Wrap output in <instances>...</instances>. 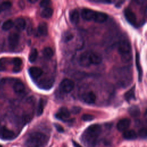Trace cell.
Returning <instances> with one entry per match:
<instances>
[{
    "mask_svg": "<svg viewBox=\"0 0 147 147\" xmlns=\"http://www.w3.org/2000/svg\"><path fill=\"white\" fill-rule=\"evenodd\" d=\"M101 133V126L94 124L88 126L82 134L83 141L89 147H94L98 137Z\"/></svg>",
    "mask_w": 147,
    "mask_h": 147,
    "instance_id": "6da1fadb",
    "label": "cell"
},
{
    "mask_svg": "<svg viewBox=\"0 0 147 147\" xmlns=\"http://www.w3.org/2000/svg\"><path fill=\"white\" fill-rule=\"evenodd\" d=\"M48 141L47 136L40 132L32 133L25 142L26 147H43Z\"/></svg>",
    "mask_w": 147,
    "mask_h": 147,
    "instance_id": "7a4b0ae2",
    "label": "cell"
},
{
    "mask_svg": "<svg viewBox=\"0 0 147 147\" xmlns=\"http://www.w3.org/2000/svg\"><path fill=\"white\" fill-rule=\"evenodd\" d=\"M118 51L121 55V60L123 63H126L131 59V47L127 40L121 41L118 45Z\"/></svg>",
    "mask_w": 147,
    "mask_h": 147,
    "instance_id": "3957f363",
    "label": "cell"
},
{
    "mask_svg": "<svg viewBox=\"0 0 147 147\" xmlns=\"http://www.w3.org/2000/svg\"><path fill=\"white\" fill-rule=\"evenodd\" d=\"M74 86L75 83L72 80L65 79L61 82L59 85V88L63 92L69 93L73 90Z\"/></svg>",
    "mask_w": 147,
    "mask_h": 147,
    "instance_id": "277c9868",
    "label": "cell"
},
{
    "mask_svg": "<svg viewBox=\"0 0 147 147\" xmlns=\"http://www.w3.org/2000/svg\"><path fill=\"white\" fill-rule=\"evenodd\" d=\"M90 51H86L81 54L79 58V64L83 67H87L91 65L90 60Z\"/></svg>",
    "mask_w": 147,
    "mask_h": 147,
    "instance_id": "5b68a950",
    "label": "cell"
},
{
    "mask_svg": "<svg viewBox=\"0 0 147 147\" xmlns=\"http://www.w3.org/2000/svg\"><path fill=\"white\" fill-rule=\"evenodd\" d=\"M20 40V36L16 32L10 33L8 36V44L11 49H14L18 45Z\"/></svg>",
    "mask_w": 147,
    "mask_h": 147,
    "instance_id": "8992f818",
    "label": "cell"
},
{
    "mask_svg": "<svg viewBox=\"0 0 147 147\" xmlns=\"http://www.w3.org/2000/svg\"><path fill=\"white\" fill-rule=\"evenodd\" d=\"M14 132L6 127L2 126L0 128V138L4 140H10L14 138Z\"/></svg>",
    "mask_w": 147,
    "mask_h": 147,
    "instance_id": "52a82bcc",
    "label": "cell"
},
{
    "mask_svg": "<svg viewBox=\"0 0 147 147\" xmlns=\"http://www.w3.org/2000/svg\"><path fill=\"white\" fill-rule=\"evenodd\" d=\"M70 116V112L67 108L63 107H61L58 113L55 114V117L57 119L61 121H65L66 119L68 118Z\"/></svg>",
    "mask_w": 147,
    "mask_h": 147,
    "instance_id": "ba28073f",
    "label": "cell"
},
{
    "mask_svg": "<svg viewBox=\"0 0 147 147\" xmlns=\"http://www.w3.org/2000/svg\"><path fill=\"white\" fill-rule=\"evenodd\" d=\"M54 83V80L52 78H45L42 80H41L38 83V86L44 90H48L52 88V87Z\"/></svg>",
    "mask_w": 147,
    "mask_h": 147,
    "instance_id": "9c48e42d",
    "label": "cell"
},
{
    "mask_svg": "<svg viewBox=\"0 0 147 147\" xmlns=\"http://www.w3.org/2000/svg\"><path fill=\"white\" fill-rule=\"evenodd\" d=\"M82 99L84 102L87 104H93L96 100V95L93 92L89 91L84 93L82 95Z\"/></svg>",
    "mask_w": 147,
    "mask_h": 147,
    "instance_id": "30bf717a",
    "label": "cell"
},
{
    "mask_svg": "<svg viewBox=\"0 0 147 147\" xmlns=\"http://www.w3.org/2000/svg\"><path fill=\"white\" fill-rule=\"evenodd\" d=\"M130 120L128 118H123L118 121L117 125V128L119 131H126L130 126Z\"/></svg>",
    "mask_w": 147,
    "mask_h": 147,
    "instance_id": "8fae6325",
    "label": "cell"
},
{
    "mask_svg": "<svg viewBox=\"0 0 147 147\" xmlns=\"http://www.w3.org/2000/svg\"><path fill=\"white\" fill-rule=\"evenodd\" d=\"M124 15L129 23L131 25H134L136 24L137 20L136 16L131 10L126 8L124 11Z\"/></svg>",
    "mask_w": 147,
    "mask_h": 147,
    "instance_id": "7c38bea8",
    "label": "cell"
},
{
    "mask_svg": "<svg viewBox=\"0 0 147 147\" xmlns=\"http://www.w3.org/2000/svg\"><path fill=\"white\" fill-rule=\"evenodd\" d=\"M29 73L32 78L38 79L42 75L43 71L39 67H32L29 69Z\"/></svg>",
    "mask_w": 147,
    "mask_h": 147,
    "instance_id": "4fadbf2b",
    "label": "cell"
},
{
    "mask_svg": "<svg viewBox=\"0 0 147 147\" xmlns=\"http://www.w3.org/2000/svg\"><path fill=\"white\" fill-rule=\"evenodd\" d=\"M108 16L107 14L103 12L96 11L94 13L93 20L97 23H103L105 22Z\"/></svg>",
    "mask_w": 147,
    "mask_h": 147,
    "instance_id": "5bb4252c",
    "label": "cell"
},
{
    "mask_svg": "<svg viewBox=\"0 0 147 147\" xmlns=\"http://www.w3.org/2000/svg\"><path fill=\"white\" fill-rule=\"evenodd\" d=\"M95 11L90 9H83L81 11V16L86 21H91L93 20Z\"/></svg>",
    "mask_w": 147,
    "mask_h": 147,
    "instance_id": "9a60e30c",
    "label": "cell"
},
{
    "mask_svg": "<svg viewBox=\"0 0 147 147\" xmlns=\"http://www.w3.org/2000/svg\"><path fill=\"white\" fill-rule=\"evenodd\" d=\"M90 60L91 64L98 65L102 61V58L101 56L95 52H91L90 53Z\"/></svg>",
    "mask_w": 147,
    "mask_h": 147,
    "instance_id": "2e32d148",
    "label": "cell"
},
{
    "mask_svg": "<svg viewBox=\"0 0 147 147\" xmlns=\"http://www.w3.org/2000/svg\"><path fill=\"white\" fill-rule=\"evenodd\" d=\"M13 88L14 91L18 94H22L25 90V86L20 80H17L13 84Z\"/></svg>",
    "mask_w": 147,
    "mask_h": 147,
    "instance_id": "e0dca14e",
    "label": "cell"
},
{
    "mask_svg": "<svg viewBox=\"0 0 147 147\" xmlns=\"http://www.w3.org/2000/svg\"><path fill=\"white\" fill-rule=\"evenodd\" d=\"M69 20L72 24L76 25L79 22V14L78 11L76 10H75V9L72 10L69 12Z\"/></svg>",
    "mask_w": 147,
    "mask_h": 147,
    "instance_id": "ac0fdd59",
    "label": "cell"
},
{
    "mask_svg": "<svg viewBox=\"0 0 147 147\" xmlns=\"http://www.w3.org/2000/svg\"><path fill=\"white\" fill-rule=\"evenodd\" d=\"M122 136L125 139L128 140H135L137 137V133L133 130H126L123 131Z\"/></svg>",
    "mask_w": 147,
    "mask_h": 147,
    "instance_id": "d6986e66",
    "label": "cell"
},
{
    "mask_svg": "<svg viewBox=\"0 0 147 147\" xmlns=\"http://www.w3.org/2000/svg\"><path fill=\"white\" fill-rule=\"evenodd\" d=\"M14 25H15L16 28L20 30H23L26 27V21L22 18H18L14 22Z\"/></svg>",
    "mask_w": 147,
    "mask_h": 147,
    "instance_id": "ffe728a7",
    "label": "cell"
},
{
    "mask_svg": "<svg viewBox=\"0 0 147 147\" xmlns=\"http://www.w3.org/2000/svg\"><path fill=\"white\" fill-rule=\"evenodd\" d=\"M13 72H18L21 71V67L22 64V60L19 57H15L13 59Z\"/></svg>",
    "mask_w": 147,
    "mask_h": 147,
    "instance_id": "44dd1931",
    "label": "cell"
},
{
    "mask_svg": "<svg viewBox=\"0 0 147 147\" xmlns=\"http://www.w3.org/2000/svg\"><path fill=\"white\" fill-rule=\"evenodd\" d=\"M136 67L138 74V80L140 82L142 80V69L140 64V55L139 53L137 52L136 55Z\"/></svg>",
    "mask_w": 147,
    "mask_h": 147,
    "instance_id": "7402d4cb",
    "label": "cell"
},
{
    "mask_svg": "<svg viewBox=\"0 0 147 147\" xmlns=\"http://www.w3.org/2000/svg\"><path fill=\"white\" fill-rule=\"evenodd\" d=\"M53 13V9L51 7H48L44 8L42 10V11L41 13V16L42 18L48 19L52 17Z\"/></svg>",
    "mask_w": 147,
    "mask_h": 147,
    "instance_id": "603a6c76",
    "label": "cell"
},
{
    "mask_svg": "<svg viewBox=\"0 0 147 147\" xmlns=\"http://www.w3.org/2000/svg\"><path fill=\"white\" fill-rule=\"evenodd\" d=\"M42 55L45 59H50L53 57L54 55L53 51L50 47H46L42 51Z\"/></svg>",
    "mask_w": 147,
    "mask_h": 147,
    "instance_id": "cb8c5ba5",
    "label": "cell"
},
{
    "mask_svg": "<svg viewBox=\"0 0 147 147\" xmlns=\"http://www.w3.org/2000/svg\"><path fill=\"white\" fill-rule=\"evenodd\" d=\"M125 98L127 102L135 98V87H133L125 93Z\"/></svg>",
    "mask_w": 147,
    "mask_h": 147,
    "instance_id": "d4e9b609",
    "label": "cell"
},
{
    "mask_svg": "<svg viewBox=\"0 0 147 147\" xmlns=\"http://www.w3.org/2000/svg\"><path fill=\"white\" fill-rule=\"evenodd\" d=\"M38 33L42 36L47 35L48 26H47V24L45 22L40 23L38 26Z\"/></svg>",
    "mask_w": 147,
    "mask_h": 147,
    "instance_id": "484cf974",
    "label": "cell"
},
{
    "mask_svg": "<svg viewBox=\"0 0 147 147\" xmlns=\"http://www.w3.org/2000/svg\"><path fill=\"white\" fill-rule=\"evenodd\" d=\"M128 111H129V114H130V115L133 117H137L140 114V109L137 106H133L130 107Z\"/></svg>",
    "mask_w": 147,
    "mask_h": 147,
    "instance_id": "4316f807",
    "label": "cell"
},
{
    "mask_svg": "<svg viewBox=\"0 0 147 147\" xmlns=\"http://www.w3.org/2000/svg\"><path fill=\"white\" fill-rule=\"evenodd\" d=\"M14 26V22L11 20H8L5 21L2 25V29L5 31H7L11 29Z\"/></svg>",
    "mask_w": 147,
    "mask_h": 147,
    "instance_id": "83f0119b",
    "label": "cell"
},
{
    "mask_svg": "<svg viewBox=\"0 0 147 147\" xmlns=\"http://www.w3.org/2000/svg\"><path fill=\"white\" fill-rule=\"evenodd\" d=\"M45 100L43 99H40L38 104V107H37V116H40L44 111V106H45Z\"/></svg>",
    "mask_w": 147,
    "mask_h": 147,
    "instance_id": "f1b7e54d",
    "label": "cell"
},
{
    "mask_svg": "<svg viewBox=\"0 0 147 147\" xmlns=\"http://www.w3.org/2000/svg\"><path fill=\"white\" fill-rule=\"evenodd\" d=\"M37 55H38V52H37V50L36 48H33L31 50L30 53H29V61L30 63H33L34 61H35V60H36L37 57Z\"/></svg>",
    "mask_w": 147,
    "mask_h": 147,
    "instance_id": "f546056e",
    "label": "cell"
},
{
    "mask_svg": "<svg viewBox=\"0 0 147 147\" xmlns=\"http://www.w3.org/2000/svg\"><path fill=\"white\" fill-rule=\"evenodd\" d=\"M11 6V3L9 1H5L0 5V11H5L9 9Z\"/></svg>",
    "mask_w": 147,
    "mask_h": 147,
    "instance_id": "4dcf8cb0",
    "label": "cell"
},
{
    "mask_svg": "<svg viewBox=\"0 0 147 147\" xmlns=\"http://www.w3.org/2000/svg\"><path fill=\"white\" fill-rule=\"evenodd\" d=\"M82 119L84 121H91L94 119V116L88 114H85L82 115Z\"/></svg>",
    "mask_w": 147,
    "mask_h": 147,
    "instance_id": "1f68e13d",
    "label": "cell"
},
{
    "mask_svg": "<svg viewBox=\"0 0 147 147\" xmlns=\"http://www.w3.org/2000/svg\"><path fill=\"white\" fill-rule=\"evenodd\" d=\"M73 35L72 34V33H65V34H64V36H63V40L65 42H67L70 41L71 39L73 38Z\"/></svg>",
    "mask_w": 147,
    "mask_h": 147,
    "instance_id": "d6a6232c",
    "label": "cell"
},
{
    "mask_svg": "<svg viewBox=\"0 0 147 147\" xmlns=\"http://www.w3.org/2000/svg\"><path fill=\"white\" fill-rule=\"evenodd\" d=\"M138 135L141 138L145 139L146 138V129L145 128H141L138 131Z\"/></svg>",
    "mask_w": 147,
    "mask_h": 147,
    "instance_id": "836d02e7",
    "label": "cell"
},
{
    "mask_svg": "<svg viewBox=\"0 0 147 147\" xmlns=\"http://www.w3.org/2000/svg\"><path fill=\"white\" fill-rule=\"evenodd\" d=\"M51 3V1L48 0H44L41 1L40 2V6L42 7H48L49 5Z\"/></svg>",
    "mask_w": 147,
    "mask_h": 147,
    "instance_id": "e575fe53",
    "label": "cell"
},
{
    "mask_svg": "<svg viewBox=\"0 0 147 147\" xmlns=\"http://www.w3.org/2000/svg\"><path fill=\"white\" fill-rule=\"evenodd\" d=\"M81 111V108L78 106H74L71 109V112L74 114H77Z\"/></svg>",
    "mask_w": 147,
    "mask_h": 147,
    "instance_id": "d590c367",
    "label": "cell"
},
{
    "mask_svg": "<svg viewBox=\"0 0 147 147\" xmlns=\"http://www.w3.org/2000/svg\"><path fill=\"white\" fill-rule=\"evenodd\" d=\"M55 126L56 130H57L59 132H60V133H63V132H64V129H63V127L61 125H59V124H57V123H55Z\"/></svg>",
    "mask_w": 147,
    "mask_h": 147,
    "instance_id": "8d00e7d4",
    "label": "cell"
},
{
    "mask_svg": "<svg viewBox=\"0 0 147 147\" xmlns=\"http://www.w3.org/2000/svg\"><path fill=\"white\" fill-rule=\"evenodd\" d=\"M72 144H73L74 146L75 147H83L81 145H80L79 144H78V142H76L75 141H72Z\"/></svg>",
    "mask_w": 147,
    "mask_h": 147,
    "instance_id": "74e56055",
    "label": "cell"
},
{
    "mask_svg": "<svg viewBox=\"0 0 147 147\" xmlns=\"http://www.w3.org/2000/svg\"><path fill=\"white\" fill-rule=\"evenodd\" d=\"M123 2H124V1H119V2H118L117 3H116V5H115L116 7H121V5H122V4Z\"/></svg>",
    "mask_w": 147,
    "mask_h": 147,
    "instance_id": "f35d334b",
    "label": "cell"
},
{
    "mask_svg": "<svg viewBox=\"0 0 147 147\" xmlns=\"http://www.w3.org/2000/svg\"><path fill=\"white\" fill-rule=\"evenodd\" d=\"M29 2H30V3H35L37 2L36 0H34V1H31V0H29Z\"/></svg>",
    "mask_w": 147,
    "mask_h": 147,
    "instance_id": "ab89813d",
    "label": "cell"
},
{
    "mask_svg": "<svg viewBox=\"0 0 147 147\" xmlns=\"http://www.w3.org/2000/svg\"><path fill=\"white\" fill-rule=\"evenodd\" d=\"M0 147H2V146L1 145H0Z\"/></svg>",
    "mask_w": 147,
    "mask_h": 147,
    "instance_id": "60d3db41",
    "label": "cell"
},
{
    "mask_svg": "<svg viewBox=\"0 0 147 147\" xmlns=\"http://www.w3.org/2000/svg\"><path fill=\"white\" fill-rule=\"evenodd\" d=\"M0 12H1V11H0Z\"/></svg>",
    "mask_w": 147,
    "mask_h": 147,
    "instance_id": "b9f144b4",
    "label": "cell"
}]
</instances>
